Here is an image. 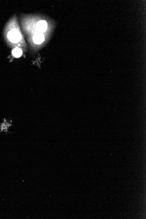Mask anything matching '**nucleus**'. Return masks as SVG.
Instances as JSON below:
<instances>
[{
	"label": "nucleus",
	"mask_w": 146,
	"mask_h": 219,
	"mask_svg": "<svg viewBox=\"0 0 146 219\" xmlns=\"http://www.w3.org/2000/svg\"><path fill=\"white\" fill-rule=\"evenodd\" d=\"M22 50L18 48H16L14 49L12 51V54L15 57H20L22 55Z\"/></svg>",
	"instance_id": "20e7f679"
},
{
	"label": "nucleus",
	"mask_w": 146,
	"mask_h": 219,
	"mask_svg": "<svg viewBox=\"0 0 146 219\" xmlns=\"http://www.w3.org/2000/svg\"><path fill=\"white\" fill-rule=\"evenodd\" d=\"M7 38L11 43H17L21 40L22 37L21 34L18 30L12 29L7 33Z\"/></svg>",
	"instance_id": "f257e3e1"
},
{
	"label": "nucleus",
	"mask_w": 146,
	"mask_h": 219,
	"mask_svg": "<svg viewBox=\"0 0 146 219\" xmlns=\"http://www.w3.org/2000/svg\"><path fill=\"white\" fill-rule=\"evenodd\" d=\"M34 42L36 44H41L44 41V37L42 33H37L33 37Z\"/></svg>",
	"instance_id": "7ed1b4c3"
},
{
	"label": "nucleus",
	"mask_w": 146,
	"mask_h": 219,
	"mask_svg": "<svg viewBox=\"0 0 146 219\" xmlns=\"http://www.w3.org/2000/svg\"><path fill=\"white\" fill-rule=\"evenodd\" d=\"M47 22L45 21H40L37 24V29L40 33H44L47 29Z\"/></svg>",
	"instance_id": "f03ea898"
}]
</instances>
